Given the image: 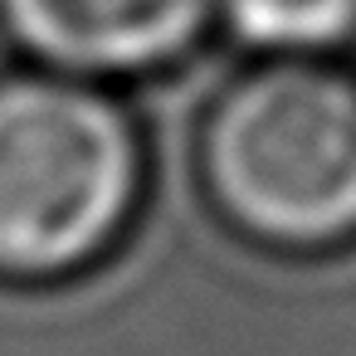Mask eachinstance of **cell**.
Returning <instances> with one entry per match:
<instances>
[{"label": "cell", "mask_w": 356, "mask_h": 356, "mask_svg": "<svg viewBox=\"0 0 356 356\" xmlns=\"http://www.w3.org/2000/svg\"><path fill=\"white\" fill-rule=\"evenodd\" d=\"M137 195L127 118L74 79L0 83V268L59 273L113 244Z\"/></svg>", "instance_id": "1"}, {"label": "cell", "mask_w": 356, "mask_h": 356, "mask_svg": "<svg viewBox=\"0 0 356 356\" xmlns=\"http://www.w3.org/2000/svg\"><path fill=\"white\" fill-rule=\"evenodd\" d=\"M210 181L225 210L278 244L356 229V83L322 64H268L234 83L210 122Z\"/></svg>", "instance_id": "2"}, {"label": "cell", "mask_w": 356, "mask_h": 356, "mask_svg": "<svg viewBox=\"0 0 356 356\" xmlns=\"http://www.w3.org/2000/svg\"><path fill=\"white\" fill-rule=\"evenodd\" d=\"M215 0H0L6 30L69 74H137L176 59Z\"/></svg>", "instance_id": "3"}, {"label": "cell", "mask_w": 356, "mask_h": 356, "mask_svg": "<svg viewBox=\"0 0 356 356\" xmlns=\"http://www.w3.org/2000/svg\"><path fill=\"white\" fill-rule=\"evenodd\" d=\"M229 30L268 54H317L356 35V0H215Z\"/></svg>", "instance_id": "4"}]
</instances>
